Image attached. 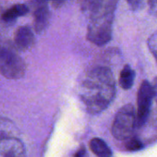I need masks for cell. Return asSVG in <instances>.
Wrapping results in <instances>:
<instances>
[{"mask_svg": "<svg viewBox=\"0 0 157 157\" xmlns=\"http://www.w3.org/2000/svg\"><path fill=\"white\" fill-rule=\"evenodd\" d=\"M78 93L89 113H101L109 106L116 95L113 73L105 67H97L87 71L80 83Z\"/></svg>", "mask_w": 157, "mask_h": 157, "instance_id": "6da1fadb", "label": "cell"}, {"mask_svg": "<svg viewBox=\"0 0 157 157\" xmlns=\"http://www.w3.org/2000/svg\"><path fill=\"white\" fill-rule=\"evenodd\" d=\"M137 127V112L133 105H126L117 113L113 125V136L120 140H128L132 138Z\"/></svg>", "mask_w": 157, "mask_h": 157, "instance_id": "7a4b0ae2", "label": "cell"}, {"mask_svg": "<svg viewBox=\"0 0 157 157\" xmlns=\"http://www.w3.org/2000/svg\"><path fill=\"white\" fill-rule=\"evenodd\" d=\"M26 71V65L16 53L0 48V73L10 80H19Z\"/></svg>", "mask_w": 157, "mask_h": 157, "instance_id": "3957f363", "label": "cell"}, {"mask_svg": "<svg viewBox=\"0 0 157 157\" xmlns=\"http://www.w3.org/2000/svg\"><path fill=\"white\" fill-rule=\"evenodd\" d=\"M90 20L91 21L87 31V39L96 45H105L112 38V25L114 17Z\"/></svg>", "mask_w": 157, "mask_h": 157, "instance_id": "277c9868", "label": "cell"}, {"mask_svg": "<svg viewBox=\"0 0 157 157\" xmlns=\"http://www.w3.org/2000/svg\"><path fill=\"white\" fill-rule=\"evenodd\" d=\"M154 97L153 87L144 81L138 92L137 99V127H142L148 119L152 99Z\"/></svg>", "mask_w": 157, "mask_h": 157, "instance_id": "5b68a950", "label": "cell"}, {"mask_svg": "<svg viewBox=\"0 0 157 157\" xmlns=\"http://www.w3.org/2000/svg\"><path fill=\"white\" fill-rule=\"evenodd\" d=\"M0 157H26L25 147L14 137L0 139Z\"/></svg>", "mask_w": 157, "mask_h": 157, "instance_id": "8992f818", "label": "cell"}, {"mask_svg": "<svg viewBox=\"0 0 157 157\" xmlns=\"http://www.w3.org/2000/svg\"><path fill=\"white\" fill-rule=\"evenodd\" d=\"M118 0H95L90 8V19L114 17Z\"/></svg>", "mask_w": 157, "mask_h": 157, "instance_id": "52a82bcc", "label": "cell"}, {"mask_svg": "<svg viewBox=\"0 0 157 157\" xmlns=\"http://www.w3.org/2000/svg\"><path fill=\"white\" fill-rule=\"evenodd\" d=\"M15 44L21 51L31 49L34 44V35L29 27L22 26L15 33Z\"/></svg>", "mask_w": 157, "mask_h": 157, "instance_id": "ba28073f", "label": "cell"}, {"mask_svg": "<svg viewBox=\"0 0 157 157\" xmlns=\"http://www.w3.org/2000/svg\"><path fill=\"white\" fill-rule=\"evenodd\" d=\"M34 28L36 33H42L47 26L50 19V11L47 6H43L35 10L33 13Z\"/></svg>", "mask_w": 157, "mask_h": 157, "instance_id": "9c48e42d", "label": "cell"}, {"mask_svg": "<svg viewBox=\"0 0 157 157\" xmlns=\"http://www.w3.org/2000/svg\"><path fill=\"white\" fill-rule=\"evenodd\" d=\"M90 148L92 151L98 157H111L112 151L109 146L101 139L94 138L90 141Z\"/></svg>", "mask_w": 157, "mask_h": 157, "instance_id": "30bf717a", "label": "cell"}, {"mask_svg": "<svg viewBox=\"0 0 157 157\" xmlns=\"http://www.w3.org/2000/svg\"><path fill=\"white\" fill-rule=\"evenodd\" d=\"M30 9L28 6L24 4H17L14 5L13 7L10 8L7 10L3 14H2V20L5 21H10L12 20H15L18 17L24 16L29 12Z\"/></svg>", "mask_w": 157, "mask_h": 157, "instance_id": "8fae6325", "label": "cell"}, {"mask_svg": "<svg viewBox=\"0 0 157 157\" xmlns=\"http://www.w3.org/2000/svg\"><path fill=\"white\" fill-rule=\"evenodd\" d=\"M135 78V73L129 66H125L120 72L119 85L124 90H128L132 87Z\"/></svg>", "mask_w": 157, "mask_h": 157, "instance_id": "7c38bea8", "label": "cell"}, {"mask_svg": "<svg viewBox=\"0 0 157 157\" xmlns=\"http://www.w3.org/2000/svg\"><path fill=\"white\" fill-rule=\"evenodd\" d=\"M148 45H149V48H150L151 54L154 56V57L157 61V33H154L150 37V39L148 41Z\"/></svg>", "mask_w": 157, "mask_h": 157, "instance_id": "4fadbf2b", "label": "cell"}, {"mask_svg": "<svg viewBox=\"0 0 157 157\" xmlns=\"http://www.w3.org/2000/svg\"><path fill=\"white\" fill-rule=\"evenodd\" d=\"M126 146H127V148L128 150L137 151V150H140L142 147V144H141V141L139 139L132 137V138L128 140V142H127Z\"/></svg>", "mask_w": 157, "mask_h": 157, "instance_id": "5bb4252c", "label": "cell"}, {"mask_svg": "<svg viewBox=\"0 0 157 157\" xmlns=\"http://www.w3.org/2000/svg\"><path fill=\"white\" fill-rule=\"evenodd\" d=\"M130 9L134 11L140 10L143 6V0H127Z\"/></svg>", "mask_w": 157, "mask_h": 157, "instance_id": "9a60e30c", "label": "cell"}, {"mask_svg": "<svg viewBox=\"0 0 157 157\" xmlns=\"http://www.w3.org/2000/svg\"><path fill=\"white\" fill-rule=\"evenodd\" d=\"M49 1V0H30V5L33 8L38 9L40 7H43V6H46L47 2Z\"/></svg>", "mask_w": 157, "mask_h": 157, "instance_id": "2e32d148", "label": "cell"}, {"mask_svg": "<svg viewBox=\"0 0 157 157\" xmlns=\"http://www.w3.org/2000/svg\"><path fill=\"white\" fill-rule=\"evenodd\" d=\"M94 1H95V0H80L82 9L84 10H90V8L92 7V5L94 4Z\"/></svg>", "mask_w": 157, "mask_h": 157, "instance_id": "e0dca14e", "label": "cell"}, {"mask_svg": "<svg viewBox=\"0 0 157 157\" xmlns=\"http://www.w3.org/2000/svg\"><path fill=\"white\" fill-rule=\"evenodd\" d=\"M148 4L150 7V10L157 14V0H148Z\"/></svg>", "mask_w": 157, "mask_h": 157, "instance_id": "ac0fdd59", "label": "cell"}, {"mask_svg": "<svg viewBox=\"0 0 157 157\" xmlns=\"http://www.w3.org/2000/svg\"><path fill=\"white\" fill-rule=\"evenodd\" d=\"M67 1V0H52V4L55 9H58L61 6H63Z\"/></svg>", "mask_w": 157, "mask_h": 157, "instance_id": "d6986e66", "label": "cell"}, {"mask_svg": "<svg viewBox=\"0 0 157 157\" xmlns=\"http://www.w3.org/2000/svg\"><path fill=\"white\" fill-rule=\"evenodd\" d=\"M75 157H86V151L84 148H82L80 151H78L75 154Z\"/></svg>", "mask_w": 157, "mask_h": 157, "instance_id": "ffe728a7", "label": "cell"}, {"mask_svg": "<svg viewBox=\"0 0 157 157\" xmlns=\"http://www.w3.org/2000/svg\"><path fill=\"white\" fill-rule=\"evenodd\" d=\"M153 92H154V97L157 101V83H155V87L153 88Z\"/></svg>", "mask_w": 157, "mask_h": 157, "instance_id": "44dd1931", "label": "cell"}]
</instances>
